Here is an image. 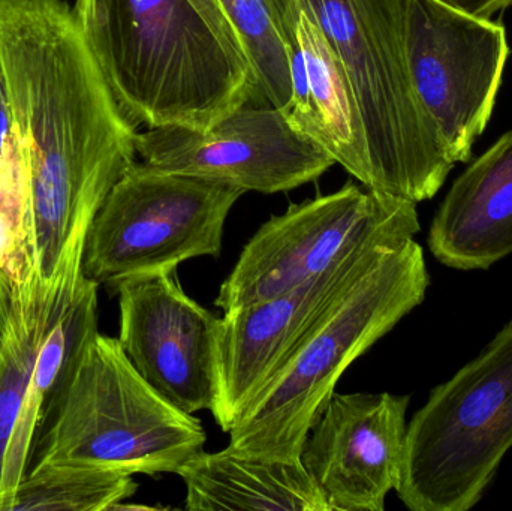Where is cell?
Listing matches in <instances>:
<instances>
[{
	"label": "cell",
	"instance_id": "obj_1",
	"mask_svg": "<svg viewBox=\"0 0 512 511\" xmlns=\"http://www.w3.org/2000/svg\"><path fill=\"white\" fill-rule=\"evenodd\" d=\"M0 74L26 162L32 257L50 281L137 162L138 129L114 99L66 0H0Z\"/></svg>",
	"mask_w": 512,
	"mask_h": 511
},
{
	"label": "cell",
	"instance_id": "obj_2",
	"mask_svg": "<svg viewBox=\"0 0 512 511\" xmlns=\"http://www.w3.org/2000/svg\"><path fill=\"white\" fill-rule=\"evenodd\" d=\"M78 30L135 128L207 131L255 99V75L192 0H77Z\"/></svg>",
	"mask_w": 512,
	"mask_h": 511
},
{
	"label": "cell",
	"instance_id": "obj_3",
	"mask_svg": "<svg viewBox=\"0 0 512 511\" xmlns=\"http://www.w3.org/2000/svg\"><path fill=\"white\" fill-rule=\"evenodd\" d=\"M430 282L414 239L382 251L237 420L228 447L252 458L298 461L343 372L424 302Z\"/></svg>",
	"mask_w": 512,
	"mask_h": 511
},
{
	"label": "cell",
	"instance_id": "obj_4",
	"mask_svg": "<svg viewBox=\"0 0 512 511\" xmlns=\"http://www.w3.org/2000/svg\"><path fill=\"white\" fill-rule=\"evenodd\" d=\"M316 21L339 57L366 132L370 191L432 200L456 164L409 68L405 0H289Z\"/></svg>",
	"mask_w": 512,
	"mask_h": 511
},
{
	"label": "cell",
	"instance_id": "obj_5",
	"mask_svg": "<svg viewBox=\"0 0 512 511\" xmlns=\"http://www.w3.org/2000/svg\"><path fill=\"white\" fill-rule=\"evenodd\" d=\"M45 423L30 467L75 464L131 476L176 474L207 441L201 420L156 392L119 339L99 332L69 369Z\"/></svg>",
	"mask_w": 512,
	"mask_h": 511
},
{
	"label": "cell",
	"instance_id": "obj_6",
	"mask_svg": "<svg viewBox=\"0 0 512 511\" xmlns=\"http://www.w3.org/2000/svg\"><path fill=\"white\" fill-rule=\"evenodd\" d=\"M511 449L512 320L414 414L394 491L412 511L471 510Z\"/></svg>",
	"mask_w": 512,
	"mask_h": 511
},
{
	"label": "cell",
	"instance_id": "obj_7",
	"mask_svg": "<svg viewBox=\"0 0 512 511\" xmlns=\"http://www.w3.org/2000/svg\"><path fill=\"white\" fill-rule=\"evenodd\" d=\"M243 189L135 162L99 207L84 248L83 272L113 288L177 272L185 261L218 258L224 228Z\"/></svg>",
	"mask_w": 512,
	"mask_h": 511
},
{
	"label": "cell",
	"instance_id": "obj_8",
	"mask_svg": "<svg viewBox=\"0 0 512 511\" xmlns=\"http://www.w3.org/2000/svg\"><path fill=\"white\" fill-rule=\"evenodd\" d=\"M420 231L417 204L348 182L262 224L222 282L215 305L228 312L280 296L354 252L393 248Z\"/></svg>",
	"mask_w": 512,
	"mask_h": 511
},
{
	"label": "cell",
	"instance_id": "obj_9",
	"mask_svg": "<svg viewBox=\"0 0 512 511\" xmlns=\"http://www.w3.org/2000/svg\"><path fill=\"white\" fill-rule=\"evenodd\" d=\"M405 38L412 80L451 161L471 162L511 53L504 24L442 0H405Z\"/></svg>",
	"mask_w": 512,
	"mask_h": 511
},
{
	"label": "cell",
	"instance_id": "obj_10",
	"mask_svg": "<svg viewBox=\"0 0 512 511\" xmlns=\"http://www.w3.org/2000/svg\"><path fill=\"white\" fill-rule=\"evenodd\" d=\"M248 104L207 131L180 126L138 131L137 155L156 170L261 194L300 188L336 165L333 156L295 128L282 110Z\"/></svg>",
	"mask_w": 512,
	"mask_h": 511
},
{
	"label": "cell",
	"instance_id": "obj_11",
	"mask_svg": "<svg viewBox=\"0 0 512 511\" xmlns=\"http://www.w3.org/2000/svg\"><path fill=\"white\" fill-rule=\"evenodd\" d=\"M116 293L117 339L141 377L186 413L213 411L221 318L182 290L176 272L125 282Z\"/></svg>",
	"mask_w": 512,
	"mask_h": 511
},
{
	"label": "cell",
	"instance_id": "obj_12",
	"mask_svg": "<svg viewBox=\"0 0 512 511\" xmlns=\"http://www.w3.org/2000/svg\"><path fill=\"white\" fill-rule=\"evenodd\" d=\"M385 249L354 252L288 293L224 312L218 341V399L212 411L222 431H231L319 318Z\"/></svg>",
	"mask_w": 512,
	"mask_h": 511
},
{
	"label": "cell",
	"instance_id": "obj_13",
	"mask_svg": "<svg viewBox=\"0 0 512 511\" xmlns=\"http://www.w3.org/2000/svg\"><path fill=\"white\" fill-rule=\"evenodd\" d=\"M411 396L331 395L300 461L333 511H384L399 482Z\"/></svg>",
	"mask_w": 512,
	"mask_h": 511
},
{
	"label": "cell",
	"instance_id": "obj_14",
	"mask_svg": "<svg viewBox=\"0 0 512 511\" xmlns=\"http://www.w3.org/2000/svg\"><path fill=\"white\" fill-rule=\"evenodd\" d=\"M433 257L462 272L512 254V129L454 180L430 224Z\"/></svg>",
	"mask_w": 512,
	"mask_h": 511
},
{
	"label": "cell",
	"instance_id": "obj_15",
	"mask_svg": "<svg viewBox=\"0 0 512 511\" xmlns=\"http://www.w3.org/2000/svg\"><path fill=\"white\" fill-rule=\"evenodd\" d=\"M189 511H333L304 465L240 455L233 449L201 452L179 468Z\"/></svg>",
	"mask_w": 512,
	"mask_h": 511
},
{
	"label": "cell",
	"instance_id": "obj_16",
	"mask_svg": "<svg viewBox=\"0 0 512 511\" xmlns=\"http://www.w3.org/2000/svg\"><path fill=\"white\" fill-rule=\"evenodd\" d=\"M279 5L286 30L303 57L309 99L306 134L369 189L366 132L348 75L316 21L289 0H279Z\"/></svg>",
	"mask_w": 512,
	"mask_h": 511
},
{
	"label": "cell",
	"instance_id": "obj_17",
	"mask_svg": "<svg viewBox=\"0 0 512 511\" xmlns=\"http://www.w3.org/2000/svg\"><path fill=\"white\" fill-rule=\"evenodd\" d=\"M98 288L95 281L84 276L74 299L60 312L45 336L3 459L0 511L8 510L18 483L29 471L39 431L47 422L69 369L87 341L99 332Z\"/></svg>",
	"mask_w": 512,
	"mask_h": 511
},
{
	"label": "cell",
	"instance_id": "obj_18",
	"mask_svg": "<svg viewBox=\"0 0 512 511\" xmlns=\"http://www.w3.org/2000/svg\"><path fill=\"white\" fill-rule=\"evenodd\" d=\"M50 281H15L0 333V482L3 459L17 425L39 350L60 312L83 281L81 266L62 264Z\"/></svg>",
	"mask_w": 512,
	"mask_h": 511
},
{
	"label": "cell",
	"instance_id": "obj_19",
	"mask_svg": "<svg viewBox=\"0 0 512 511\" xmlns=\"http://www.w3.org/2000/svg\"><path fill=\"white\" fill-rule=\"evenodd\" d=\"M131 474L90 465L30 467L6 511L113 510L137 492Z\"/></svg>",
	"mask_w": 512,
	"mask_h": 511
},
{
	"label": "cell",
	"instance_id": "obj_20",
	"mask_svg": "<svg viewBox=\"0 0 512 511\" xmlns=\"http://www.w3.org/2000/svg\"><path fill=\"white\" fill-rule=\"evenodd\" d=\"M255 75V98L288 110L292 101L291 42L279 0H219Z\"/></svg>",
	"mask_w": 512,
	"mask_h": 511
},
{
	"label": "cell",
	"instance_id": "obj_21",
	"mask_svg": "<svg viewBox=\"0 0 512 511\" xmlns=\"http://www.w3.org/2000/svg\"><path fill=\"white\" fill-rule=\"evenodd\" d=\"M192 2L203 12L204 17L212 23V26L215 27L228 42H231L234 47L239 48L243 53L242 47H240L239 41H237L236 33H234L233 27H231L230 21H228L227 15H225L219 0H192Z\"/></svg>",
	"mask_w": 512,
	"mask_h": 511
},
{
	"label": "cell",
	"instance_id": "obj_22",
	"mask_svg": "<svg viewBox=\"0 0 512 511\" xmlns=\"http://www.w3.org/2000/svg\"><path fill=\"white\" fill-rule=\"evenodd\" d=\"M442 2L487 20H493L496 14L504 12L512 5V0H442Z\"/></svg>",
	"mask_w": 512,
	"mask_h": 511
},
{
	"label": "cell",
	"instance_id": "obj_23",
	"mask_svg": "<svg viewBox=\"0 0 512 511\" xmlns=\"http://www.w3.org/2000/svg\"><path fill=\"white\" fill-rule=\"evenodd\" d=\"M12 284H14V279L0 267V333H2L3 321H5L6 309H8Z\"/></svg>",
	"mask_w": 512,
	"mask_h": 511
}]
</instances>
